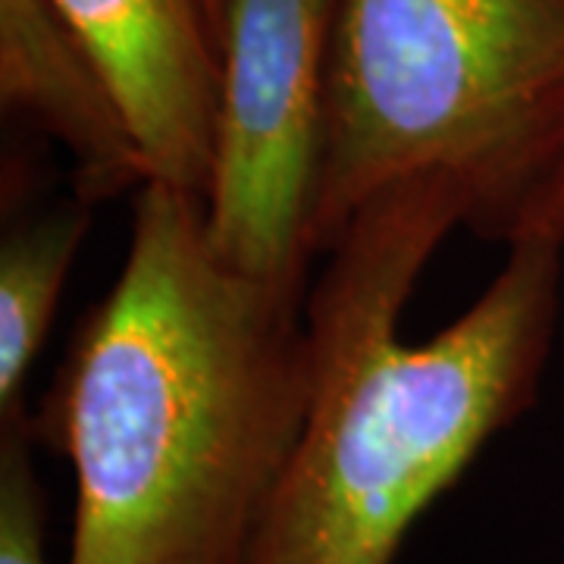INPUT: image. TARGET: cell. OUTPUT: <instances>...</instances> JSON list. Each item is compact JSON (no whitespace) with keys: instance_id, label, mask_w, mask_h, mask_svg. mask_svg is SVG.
Masks as SVG:
<instances>
[{"instance_id":"7a4b0ae2","label":"cell","mask_w":564,"mask_h":564,"mask_svg":"<svg viewBox=\"0 0 564 564\" xmlns=\"http://www.w3.org/2000/svg\"><path fill=\"white\" fill-rule=\"evenodd\" d=\"M462 202L440 176L355 214L307 289L311 402L245 564H399L408 533L540 399L564 292V223L421 343L402 314Z\"/></svg>"},{"instance_id":"9c48e42d","label":"cell","mask_w":564,"mask_h":564,"mask_svg":"<svg viewBox=\"0 0 564 564\" xmlns=\"http://www.w3.org/2000/svg\"><path fill=\"white\" fill-rule=\"evenodd\" d=\"M210 3V13H214V20L220 22V32H223V17H226V3L229 0H207Z\"/></svg>"},{"instance_id":"5b68a950","label":"cell","mask_w":564,"mask_h":564,"mask_svg":"<svg viewBox=\"0 0 564 564\" xmlns=\"http://www.w3.org/2000/svg\"><path fill=\"white\" fill-rule=\"evenodd\" d=\"M101 61L151 180L207 198L220 101V22L207 0H57Z\"/></svg>"},{"instance_id":"ba28073f","label":"cell","mask_w":564,"mask_h":564,"mask_svg":"<svg viewBox=\"0 0 564 564\" xmlns=\"http://www.w3.org/2000/svg\"><path fill=\"white\" fill-rule=\"evenodd\" d=\"M35 445L25 404L0 414V564H51L47 492L35 467Z\"/></svg>"},{"instance_id":"277c9868","label":"cell","mask_w":564,"mask_h":564,"mask_svg":"<svg viewBox=\"0 0 564 564\" xmlns=\"http://www.w3.org/2000/svg\"><path fill=\"white\" fill-rule=\"evenodd\" d=\"M339 0H229L220 32L214 251L245 276L307 295Z\"/></svg>"},{"instance_id":"3957f363","label":"cell","mask_w":564,"mask_h":564,"mask_svg":"<svg viewBox=\"0 0 564 564\" xmlns=\"http://www.w3.org/2000/svg\"><path fill=\"white\" fill-rule=\"evenodd\" d=\"M417 176L484 242L564 223V0H339L314 251Z\"/></svg>"},{"instance_id":"8992f818","label":"cell","mask_w":564,"mask_h":564,"mask_svg":"<svg viewBox=\"0 0 564 564\" xmlns=\"http://www.w3.org/2000/svg\"><path fill=\"white\" fill-rule=\"evenodd\" d=\"M0 104L61 141L91 204L151 180L113 82L57 0H0Z\"/></svg>"},{"instance_id":"52a82bcc","label":"cell","mask_w":564,"mask_h":564,"mask_svg":"<svg viewBox=\"0 0 564 564\" xmlns=\"http://www.w3.org/2000/svg\"><path fill=\"white\" fill-rule=\"evenodd\" d=\"M91 226L79 192L17 220L0 242V414L22 408V389L61 304L63 285Z\"/></svg>"},{"instance_id":"6da1fadb","label":"cell","mask_w":564,"mask_h":564,"mask_svg":"<svg viewBox=\"0 0 564 564\" xmlns=\"http://www.w3.org/2000/svg\"><path fill=\"white\" fill-rule=\"evenodd\" d=\"M307 295L245 276L204 198L148 180L35 443L76 474L66 564H245L311 402Z\"/></svg>"}]
</instances>
